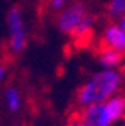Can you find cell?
<instances>
[{
  "label": "cell",
  "instance_id": "8",
  "mask_svg": "<svg viewBox=\"0 0 125 126\" xmlns=\"http://www.w3.org/2000/svg\"><path fill=\"white\" fill-rule=\"evenodd\" d=\"M3 101H5V107L9 113L17 114L21 107H23V96L21 92L18 90V87L15 86H8L5 93H3Z\"/></svg>",
  "mask_w": 125,
  "mask_h": 126
},
{
  "label": "cell",
  "instance_id": "16",
  "mask_svg": "<svg viewBox=\"0 0 125 126\" xmlns=\"http://www.w3.org/2000/svg\"><path fill=\"white\" fill-rule=\"evenodd\" d=\"M45 2H47V0H45Z\"/></svg>",
  "mask_w": 125,
  "mask_h": 126
},
{
  "label": "cell",
  "instance_id": "3",
  "mask_svg": "<svg viewBox=\"0 0 125 126\" xmlns=\"http://www.w3.org/2000/svg\"><path fill=\"white\" fill-rule=\"evenodd\" d=\"M87 5L82 0H74L68 3L60 12L56 15V27L62 35L72 36L75 27L79 26L82 18L87 14Z\"/></svg>",
  "mask_w": 125,
  "mask_h": 126
},
{
  "label": "cell",
  "instance_id": "13",
  "mask_svg": "<svg viewBox=\"0 0 125 126\" xmlns=\"http://www.w3.org/2000/svg\"><path fill=\"white\" fill-rule=\"evenodd\" d=\"M118 23H119V26H121V27L124 29V32H125V18H122V20H119Z\"/></svg>",
  "mask_w": 125,
  "mask_h": 126
},
{
  "label": "cell",
  "instance_id": "6",
  "mask_svg": "<svg viewBox=\"0 0 125 126\" xmlns=\"http://www.w3.org/2000/svg\"><path fill=\"white\" fill-rule=\"evenodd\" d=\"M124 60H125L124 54L113 48L103 47L98 53V63L101 68H105V69H119L122 66Z\"/></svg>",
  "mask_w": 125,
  "mask_h": 126
},
{
  "label": "cell",
  "instance_id": "4",
  "mask_svg": "<svg viewBox=\"0 0 125 126\" xmlns=\"http://www.w3.org/2000/svg\"><path fill=\"white\" fill-rule=\"evenodd\" d=\"M80 111L77 113L75 122L82 126H112L113 120L108 114V110L105 107V102L92 104L83 108H79Z\"/></svg>",
  "mask_w": 125,
  "mask_h": 126
},
{
  "label": "cell",
  "instance_id": "14",
  "mask_svg": "<svg viewBox=\"0 0 125 126\" xmlns=\"http://www.w3.org/2000/svg\"><path fill=\"white\" fill-rule=\"evenodd\" d=\"M121 68H122V74H124V77H125V60H124V63H122Z\"/></svg>",
  "mask_w": 125,
  "mask_h": 126
},
{
  "label": "cell",
  "instance_id": "5",
  "mask_svg": "<svg viewBox=\"0 0 125 126\" xmlns=\"http://www.w3.org/2000/svg\"><path fill=\"white\" fill-rule=\"evenodd\" d=\"M101 44L125 54V32L119 23H108L101 32Z\"/></svg>",
  "mask_w": 125,
  "mask_h": 126
},
{
  "label": "cell",
  "instance_id": "10",
  "mask_svg": "<svg viewBox=\"0 0 125 126\" xmlns=\"http://www.w3.org/2000/svg\"><path fill=\"white\" fill-rule=\"evenodd\" d=\"M107 17L115 21L125 18V0H108L105 6Z\"/></svg>",
  "mask_w": 125,
  "mask_h": 126
},
{
  "label": "cell",
  "instance_id": "2",
  "mask_svg": "<svg viewBox=\"0 0 125 126\" xmlns=\"http://www.w3.org/2000/svg\"><path fill=\"white\" fill-rule=\"evenodd\" d=\"M6 26H8V50L11 54L18 56L21 54L29 42V33L23 11L18 6H11L6 15Z\"/></svg>",
  "mask_w": 125,
  "mask_h": 126
},
{
  "label": "cell",
  "instance_id": "7",
  "mask_svg": "<svg viewBox=\"0 0 125 126\" xmlns=\"http://www.w3.org/2000/svg\"><path fill=\"white\" fill-rule=\"evenodd\" d=\"M105 107L113 120V125L125 119V94H119V93L113 94L112 98L105 101Z\"/></svg>",
  "mask_w": 125,
  "mask_h": 126
},
{
  "label": "cell",
  "instance_id": "11",
  "mask_svg": "<svg viewBox=\"0 0 125 126\" xmlns=\"http://www.w3.org/2000/svg\"><path fill=\"white\" fill-rule=\"evenodd\" d=\"M68 5V0H47V6L51 12H60L65 6Z\"/></svg>",
  "mask_w": 125,
  "mask_h": 126
},
{
  "label": "cell",
  "instance_id": "1",
  "mask_svg": "<svg viewBox=\"0 0 125 126\" xmlns=\"http://www.w3.org/2000/svg\"><path fill=\"white\" fill-rule=\"evenodd\" d=\"M124 74L118 69L101 68L95 74H92L77 90V107L83 108L92 104L105 102L113 94L121 93V90L124 89Z\"/></svg>",
  "mask_w": 125,
  "mask_h": 126
},
{
  "label": "cell",
  "instance_id": "12",
  "mask_svg": "<svg viewBox=\"0 0 125 126\" xmlns=\"http://www.w3.org/2000/svg\"><path fill=\"white\" fill-rule=\"evenodd\" d=\"M6 77H8V69L3 65H0V83H3L6 80Z\"/></svg>",
  "mask_w": 125,
  "mask_h": 126
},
{
  "label": "cell",
  "instance_id": "9",
  "mask_svg": "<svg viewBox=\"0 0 125 126\" xmlns=\"http://www.w3.org/2000/svg\"><path fill=\"white\" fill-rule=\"evenodd\" d=\"M95 23H97L95 15L90 14V12H87V14L84 15V17L82 18V21L79 23V26L75 27L74 33H72V36H74V38H77V39L87 36V35L90 33V32L93 30V27H95Z\"/></svg>",
  "mask_w": 125,
  "mask_h": 126
},
{
  "label": "cell",
  "instance_id": "15",
  "mask_svg": "<svg viewBox=\"0 0 125 126\" xmlns=\"http://www.w3.org/2000/svg\"><path fill=\"white\" fill-rule=\"evenodd\" d=\"M124 89H125V84H124ZM124 94H125V93H124Z\"/></svg>",
  "mask_w": 125,
  "mask_h": 126
}]
</instances>
